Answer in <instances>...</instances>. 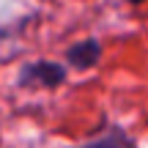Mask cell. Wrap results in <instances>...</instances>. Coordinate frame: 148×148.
I'll use <instances>...</instances> for the list:
<instances>
[{
    "label": "cell",
    "instance_id": "obj_1",
    "mask_svg": "<svg viewBox=\"0 0 148 148\" xmlns=\"http://www.w3.org/2000/svg\"><path fill=\"white\" fill-rule=\"evenodd\" d=\"M66 82V66L63 63H55V60H36V63H27L22 66L19 74H16V85L22 88H58V85Z\"/></svg>",
    "mask_w": 148,
    "mask_h": 148
},
{
    "label": "cell",
    "instance_id": "obj_2",
    "mask_svg": "<svg viewBox=\"0 0 148 148\" xmlns=\"http://www.w3.org/2000/svg\"><path fill=\"white\" fill-rule=\"evenodd\" d=\"M66 60H69V66L77 69V71L93 69L101 60V41L99 38H82V41L71 44V47L66 49Z\"/></svg>",
    "mask_w": 148,
    "mask_h": 148
},
{
    "label": "cell",
    "instance_id": "obj_3",
    "mask_svg": "<svg viewBox=\"0 0 148 148\" xmlns=\"http://www.w3.org/2000/svg\"><path fill=\"white\" fill-rule=\"evenodd\" d=\"M77 148H137V145L118 123H110L101 134H96L93 140H88V143H82Z\"/></svg>",
    "mask_w": 148,
    "mask_h": 148
},
{
    "label": "cell",
    "instance_id": "obj_4",
    "mask_svg": "<svg viewBox=\"0 0 148 148\" xmlns=\"http://www.w3.org/2000/svg\"><path fill=\"white\" fill-rule=\"evenodd\" d=\"M126 3H132V5H140V3H145V0H126Z\"/></svg>",
    "mask_w": 148,
    "mask_h": 148
}]
</instances>
